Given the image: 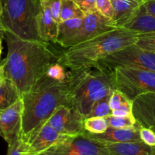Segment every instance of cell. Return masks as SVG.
<instances>
[{"mask_svg":"<svg viewBox=\"0 0 155 155\" xmlns=\"http://www.w3.org/2000/svg\"><path fill=\"white\" fill-rule=\"evenodd\" d=\"M4 39L8 53L2 64L22 96L45 75L51 64L58 61L59 56L43 41L23 39L8 31L5 32Z\"/></svg>","mask_w":155,"mask_h":155,"instance_id":"1","label":"cell"},{"mask_svg":"<svg viewBox=\"0 0 155 155\" xmlns=\"http://www.w3.org/2000/svg\"><path fill=\"white\" fill-rule=\"evenodd\" d=\"M71 91L72 76L70 71L64 80H53L45 74L29 92L23 94L21 140L48 121L59 107H71Z\"/></svg>","mask_w":155,"mask_h":155,"instance_id":"2","label":"cell"},{"mask_svg":"<svg viewBox=\"0 0 155 155\" xmlns=\"http://www.w3.org/2000/svg\"><path fill=\"white\" fill-rule=\"evenodd\" d=\"M139 34L125 27H117L68 48L58 61L70 71L96 68L107 56L136 44Z\"/></svg>","mask_w":155,"mask_h":155,"instance_id":"3","label":"cell"},{"mask_svg":"<svg viewBox=\"0 0 155 155\" xmlns=\"http://www.w3.org/2000/svg\"><path fill=\"white\" fill-rule=\"evenodd\" d=\"M71 72V107L77 109L86 118L96 101L116 89L113 70L89 68Z\"/></svg>","mask_w":155,"mask_h":155,"instance_id":"4","label":"cell"},{"mask_svg":"<svg viewBox=\"0 0 155 155\" xmlns=\"http://www.w3.org/2000/svg\"><path fill=\"white\" fill-rule=\"evenodd\" d=\"M39 2L7 0L0 21L5 31L23 39L42 41L38 35L37 15Z\"/></svg>","mask_w":155,"mask_h":155,"instance_id":"5","label":"cell"},{"mask_svg":"<svg viewBox=\"0 0 155 155\" xmlns=\"http://www.w3.org/2000/svg\"><path fill=\"white\" fill-rule=\"evenodd\" d=\"M116 89L133 101L142 94L155 93V72L139 67L118 66L113 69Z\"/></svg>","mask_w":155,"mask_h":155,"instance_id":"6","label":"cell"},{"mask_svg":"<svg viewBox=\"0 0 155 155\" xmlns=\"http://www.w3.org/2000/svg\"><path fill=\"white\" fill-rule=\"evenodd\" d=\"M118 66L139 67L155 72V53L142 49L134 44L107 56L98 63L96 68L113 70Z\"/></svg>","mask_w":155,"mask_h":155,"instance_id":"7","label":"cell"},{"mask_svg":"<svg viewBox=\"0 0 155 155\" xmlns=\"http://www.w3.org/2000/svg\"><path fill=\"white\" fill-rule=\"evenodd\" d=\"M43 155H110L104 144L84 135L68 136L45 151Z\"/></svg>","mask_w":155,"mask_h":155,"instance_id":"8","label":"cell"},{"mask_svg":"<svg viewBox=\"0 0 155 155\" xmlns=\"http://www.w3.org/2000/svg\"><path fill=\"white\" fill-rule=\"evenodd\" d=\"M68 136L58 133L46 121L32 132L27 139L21 140V149L25 155H43Z\"/></svg>","mask_w":155,"mask_h":155,"instance_id":"9","label":"cell"},{"mask_svg":"<svg viewBox=\"0 0 155 155\" xmlns=\"http://www.w3.org/2000/svg\"><path fill=\"white\" fill-rule=\"evenodd\" d=\"M115 28L117 27L112 20L105 18L98 12L86 14L80 29L74 36L65 41L61 46L70 48Z\"/></svg>","mask_w":155,"mask_h":155,"instance_id":"10","label":"cell"},{"mask_svg":"<svg viewBox=\"0 0 155 155\" xmlns=\"http://www.w3.org/2000/svg\"><path fill=\"white\" fill-rule=\"evenodd\" d=\"M85 117L75 107L61 106L52 114L47 122L61 135L75 136L83 134Z\"/></svg>","mask_w":155,"mask_h":155,"instance_id":"11","label":"cell"},{"mask_svg":"<svg viewBox=\"0 0 155 155\" xmlns=\"http://www.w3.org/2000/svg\"><path fill=\"white\" fill-rule=\"evenodd\" d=\"M24 104L22 99L0 110V136L8 143L20 136L22 125Z\"/></svg>","mask_w":155,"mask_h":155,"instance_id":"12","label":"cell"},{"mask_svg":"<svg viewBox=\"0 0 155 155\" xmlns=\"http://www.w3.org/2000/svg\"><path fill=\"white\" fill-rule=\"evenodd\" d=\"M133 114L141 127L155 133V93L142 94L133 101Z\"/></svg>","mask_w":155,"mask_h":155,"instance_id":"13","label":"cell"},{"mask_svg":"<svg viewBox=\"0 0 155 155\" xmlns=\"http://www.w3.org/2000/svg\"><path fill=\"white\" fill-rule=\"evenodd\" d=\"M140 128L141 127L138 124L135 127L130 128L119 129L108 127L107 130L104 133L95 134L85 130L83 135L92 140L103 144L139 142L142 141L139 133Z\"/></svg>","mask_w":155,"mask_h":155,"instance_id":"14","label":"cell"},{"mask_svg":"<svg viewBox=\"0 0 155 155\" xmlns=\"http://www.w3.org/2000/svg\"><path fill=\"white\" fill-rule=\"evenodd\" d=\"M59 23L53 18L48 7L39 2L37 15L38 35L42 41L58 43Z\"/></svg>","mask_w":155,"mask_h":155,"instance_id":"15","label":"cell"},{"mask_svg":"<svg viewBox=\"0 0 155 155\" xmlns=\"http://www.w3.org/2000/svg\"><path fill=\"white\" fill-rule=\"evenodd\" d=\"M114 8L113 21L116 27H125L138 15L144 2L133 0H111Z\"/></svg>","mask_w":155,"mask_h":155,"instance_id":"16","label":"cell"},{"mask_svg":"<svg viewBox=\"0 0 155 155\" xmlns=\"http://www.w3.org/2000/svg\"><path fill=\"white\" fill-rule=\"evenodd\" d=\"M110 155H155V146L142 141L104 144Z\"/></svg>","mask_w":155,"mask_h":155,"instance_id":"17","label":"cell"},{"mask_svg":"<svg viewBox=\"0 0 155 155\" xmlns=\"http://www.w3.org/2000/svg\"><path fill=\"white\" fill-rule=\"evenodd\" d=\"M21 98L15 83L6 76L3 65L0 64V110L7 108Z\"/></svg>","mask_w":155,"mask_h":155,"instance_id":"18","label":"cell"},{"mask_svg":"<svg viewBox=\"0 0 155 155\" xmlns=\"http://www.w3.org/2000/svg\"><path fill=\"white\" fill-rule=\"evenodd\" d=\"M125 28L134 30L140 34H154L155 33V15L146 13L142 5L139 15L127 24Z\"/></svg>","mask_w":155,"mask_h":155,"instance_id":"19","label":"cell"},{"mask_svg":"<svg viewBox=\"0 0 155 155\" xmlns=\"http://www.w3.org/2000/svg\"><path fill=\"white\" fill-rule=\"evenodd\" d=\"M83 18H77L61 21L58 24V43L61 45L66 40L74 36L81 27Z\"/></svg>","mask_w":155,"mask_h":155,"instance_id":"20","label":"cell"},{"mask_svg":"<svg viewBox=\"0 0 155 155\" xmlns=\"http://www.w3.org/2000/svg\"><path fill=\"white\" fill-rule=\"evenodd\" d=\"M85 14L74 0H61L60 22L77 18H83Z\"/></svg>","mask_w":155,"mask_h":155,"instance_id":"21","label":"cell"},{"mask_svg":"<svg viewBox=\"0 0 155 155\" xmlns=\"http://www.w3.org/2000/svg\"><path fill=\"white\" fill-rule=\"evenodd\" d=\"M110 95H107L104 98L96 101L92 106L87 117H105L111 114L112 110L109 104Z\"/></svg>","mask_w":155,"mask_h":155,"instance_id":"22","label":"cell"},{"mask_svg":"<svg viewBox=\"0 0 155 155\" xmlns=\"http://www.w3.org/2000/svg\"><path fill=\"white\" fill-rule=\"evenodd\" d=\"M108 124L105 117L85 118L84 128L89 133L99 134L104 133L108 128Z\"/></svg>","mask_w":155,"mask_h":155,"instance_id":"23","label":"cell"},{"mask_svg":"<svg viewBox=\"0 0 155 155\" xmlns=\"http://www.w3.org/2000/svg\"><path fill=\"white\" fill-rule=\"evenodd\" d=\"M105 118L109 127L113 128H130L137 124L133 114L127 117H117L110 114L105 117Z\"/></svg>","mask_w":155,"mask_h":155,"instance_id":"24","label":"cell"},{"mask_svg":"<svg viewBox=\"0 0 155 155\" xmlns=\"http://www.w3.org/2000/svg\"><path fill=\"white\" fill-rule=\"evenodd\" d=\"M45 74L53 80H64L68 77L69 72H67L64 66L56 61L48 67Z\"/></svg>","mask_w":155,"mask_h":155,"instance_id":"25","label":"cell"},{"mask_svg":"<svg viewBox=\"0 0 155 155\" xmlns=\"http://www.w3.org/2000/svg\"><path fill=\"white\" fill-rule=\"evenodd\" d=\"M136 45L142 49L155 53V33L139 34Z\"/></svg>","mask_w":155,"mask_h":155,"instance_id":"26","label":"cell"},{"mask_svg":"<svg viewBox=\"0 0 155 155\" xmlns=\"http://www.w3.org/2000/svg\"><path fill=\"white\" fill-rule=\"evenodd\" d=\"M96 9L97 12L104 17L113 19L114 12L111 0H96Z\"/></svg>","mask_w":155,"mask_h":155,"instance_id":"27","label":"cell"},{"mask_svg":"<svg viewBox=\"0 0 155 155\" xmlns=\"http://www.w3.org/2000/svg\"><path fill=\"white\" fill-rule=\"evenodd\" d=\"M127 100H130L125 96L124 94H123L118 89H114L113 91V92L111 93L110 97V101H109V104H110V107L111 109V110H117L120 107V106L122 105L124 103H125Z\"/></svg>","mask_w":155,"mask_h":155,"instance_id":"28","label":"cell"},{"mask_svg":"<svg viewBox=\"0 0 155 155\" xmlns=\"http://www.w3.org/2000/svg\"><path fill=\"white\" fill-rule=\"evenodd\" d=\"M40 3L45 5L51 12L53 18L60 23V12L61 7V0H39Z\"/></svg>","mask_w":155,"mask_h":155,"instance_id":"29","label":"cell"},{"mask_svg":"<svg viewBox=\"0 0 155 155\" xmlns=\"http://www.w3.org/2000/svg\"><path fill=\"white\" fill-rule=\"evenodd\" d=\"M139 133L142 142L151 146H155V133L152 130L146 127H141Z\"/></svg>","mask_w":155,"mask_h":155,"instance_id":"30","label":"cell"},{"mask_svg":"<svg viewBox=\"0 0 155 155\" xmlns=\"http://www.w3.org/2000/svg\"><path fill=\"white\" fill-rule=\"evenodd\" d=\"M74 1L85 15L97 12L96 0H74Z\"/></svg>","mask_w":155,"mask_h":155,"instance_id":"31","label":"cell"},{"mask_svg":"<svg viewBox=\"0 0 155 155\" xmlns=\"http://www.w3.org/2000/svg\"><path fill=\"white\" fill-rule=\"evenodd\" d=\"M8 144L7 155H25L21 149V139L20 136L15 138Z\"/></svg>","mask_w":155,"mask_h":155,"instance_id":"32","label":"cell"},{"mask_svg":"<svg viewBox=\"0 0 155 155\" xmlns=\"http://www.w3.org/2000/svg\"><path fill=\"white\" fill-rule=\"evenodd\" d=\"M142 7L146 13L155 15V0H146L144 2Z\"/></svg>","mask_w":155,"mask_h":155,"instance_id":"33","label":"cell"},{"mask_svg":"<svg viewBox=\"0 0 155 155\" xmlns=\"http://www.w3.org/2000/svg\"><path fill=\"white\" fill-rule=\"evenodd\" d=\"M3 38H4V34H2V33H0V58H1L2 50V41Z\"/></svg>","mask_w":155,"mask_h":155,"instance_id":"34","label":"cell"},{"mask_svg":"<svg viewBox=\"0 0 155 155\" xmlns=\"http://www.w3.org/2000/svg\"><path fill=\"white\" fill-rule=\"evenodd\" d=\"M3 6H4V5H3L2 0H0V18H1L2 15V12H3Z\"/></svg>","mask_w":155,"mask_h":155,"instance_id":"35","label":"cell"},{"mask_svg":"<svg viewBox=\"0 0 155 155\" xmlns=\"http://www.w3.org/2000/svg\"><path fill=\"white\" fill-rule=\"evenodd\" d=\"M5 32V30L4 27L2 26V24L1 21H0V33H2V34H4Z\"/></svg>","mask_w":155,"mask_h":155,"instance_id":"36","label":"cell"},{"mask_svg":"<svg viewBox=\"0 0 155 155\" xmlns=\"http://www.w3.org/2000/svg\"><path fill=\"white\" fill-rule=\"evenodd\" d=\"M133 1H137V2H144L145 0H133Z\"/></svg>","mask_w":155,"mask_h":155,"instance_id":"37","label":"cell"},{"mask_svg":"<svg viewBox=\"0 0 155 155\" xmlns=\"http://www.w3.org/2000/svg\"><path fill=\"white\" fill-rule=\"evenodd\" d=\"M6 2H7V0H2V2H3V5L5 4V3Z\"/></svg>","mask_w":155,"mask_h":155,"instance_id":"38","label":"cell"},{"mask_svg":"<svg viewBox=\"0 0 155 155\" xmlns=\"http://www.w3.org/2000/svg\"><path fill=\"white\" fill-rule=\"evenodd\" d=\"M34 1H36V2H39V0H34Z\"/></svg>","mask_w":155,"mask_h":155,"instance_id":"39","label":"cell"},{"mask_svg":"<svg viewBox=\"0 0 155 155\" xmlns=\"http://www.w3.org/2000/svg\"><path fill=\"white\" fill-rule=\"evenodd\" d=\"M145 1H146V0H145Z\"/></svg>","mask_w":155,"mask_h":155,"instance_id":"40","label":"cell"}]
</instances>
